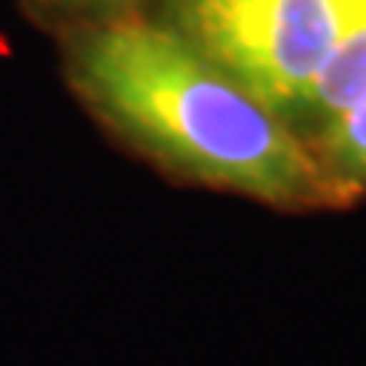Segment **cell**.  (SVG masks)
I'll use <instances>...</instances> for the list:
<instances>
[{
  "mask_svg": "<svg viewBox=\"0 0 366 366\" xmlns=\"http://www.w3.org/2000/svg\"><path fill=\"white\" fill-rule=\"evenodd\" d=\"M71 76L101 117L171 168L278 204L320 192V165L278 113L174 31L141 21L92 31L74 43Z\"/></svg>",
  "mask_w": 366,
  "mask_h": 366,
  "instance_id": "cell-1",
  "label": "cell"
},
{
  "mask_svg": "<svg viewBox=\"0 0 366 366\" xmlns=\"http://www.w3.org/2000/svg\"><path fill=\"white\" fill-rule=\"evenodd\" d=\"M366 0H171L177 34L274 113H296Z\"/></svg>",
  "mask_w": 366,
  "mask_h": 366,
  "instance_id": "cell-2",
  "label": "cell"
},
{
  "mask_svg": "<svg viewBox=\"0 0 366 366\" xmlns=\"http://www.w3.org/2000/svg\"><path fill=\"white\" fill-rule=\"evenodd\" d=\"M360 98H366V4L330 49L327 61L296 104V113L327 125Z\"/></svg>",
  "mask_w": 366,
  "mask_h": 366,
  "instance_id": "cell-3",
  "label": "cell"
},
{
  "mask_svg": "<svg viewBox=\"0 0 366 366\" xmlns=\"http://www.w3.org/2000/svg\"><path fill=\"white\" fill-rule=\"evenodd\" d=\"M342 189H366V98L324 125V168Z\"/></svg>",
  "mask_w": 366,
  "mask_h": 366,
  "instance_id": "cell-4",
  "label": "cell"
},
{
  "mask_svg": "<svg viewBox=\"0 0 366 366\" xmlns=\"http://www.w3.org/2000/svg\"><path fill=\"white\" fill-rule=\"evenodd\" d=\"M55 4H61V6H74V9H113V6H119L122 0H55Z\"/></svg>",
  "mask_w": 366,
  "mask_h": 366,
  "instance_id": "cell-5",
  "label": "cell"
}]
</instances>
